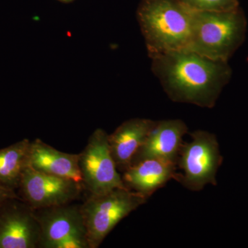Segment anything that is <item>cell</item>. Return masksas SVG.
I'll list each match as a JSON object with an SVG mask.
<instances>
[{
    "instance_id": "cell-11",
    "label": "cell",
    "mask_w": 248,
    "mask_h": 248,
    "mask_svg": "<svg viewBox=\"0 0 248 248\" xmlns=\"http://www.w3.org/2000/svg\"><path fill=\"white\" fill-rule=\"evenodd\" d=\"M177 163L161 159H148L131 165L122 176L129 190L147 198L175 177Z\"/></svg>"
},
{
    "instance_id": "cell-13",
    "label": "cell",
    "mask_w": 248,
    "mask_h": 248,
    "mask_svg": "<svg viewBox=\"0 0 248 248\" xmlns=\"http://www.w3.org/2000/svg\"><path fill=\"white\" fill-rule=\"evenodd\" d=\"M155 124V121L148 119H132L108 135L111 154L118 170L124 172L131 166Z\"/></svg>"
},
{
    "instance_id": "cell-9",
    "label": "cell",
    "mask_w": 248,
    "mask_h": 248,
    "mask_svg": "<svg viewBox=\"0 0 248 248\" xmlns=\"http://www.w3.org/2000/svg\"><path fill=\"white\" fill-rule=\"evenodd\" d=\"M33 211L40 223V248H53L57 243L71 236L86 237L84 217L79 205L68 203Z\"/></svg>"
},
{
    "instance_id": "cell-8",
    "label": "cell",
    "mask_w": 248,
    "mask_h": 248,
    "mask_svg": "<svg viewBox=\"0 0 248 248\" xmlns=\"http://www.w3.org/2000/svg\"><path fill=\"white\" fill-rule=\"evenodd\" d=\"M11 201L0 207V248H40V226L33 210Z\"/></svg>"
},
{
    "instance_id": "cell-1",
    "label": "cell",
    "mask_w": 248,
    "mask_h": 248,
    "mask_svg": "<svg viewBox=\"0 0 248 248\" xmlns=\"http://www.w3.org/2000/svg\"><path fill=\"white\" fill-rule=\"evenodd\" d=\"M149 57L153 74L173 102L212 108L232 75L228 62L206 58L189 49Z\"/></svg>"
},
{
    "instance_id": "cell-2",
    "label": "cell",
    "mask_w": 248,
    "mask_h": 248,
    "mask_svg": "<svg viewBox=\"0 0 248 248\" xmlns=\"http://www.w3.org/2000/svg\"><path fill=\"white\" fill-rule=\"evenodd\" d=\"M193 14L179 0H142L138 19L148 55L188 49Z\"/></svg>"
},
{
    "instance_id": "cell-5",
    "label": "cell",
    "mask_w": 248,
    "mask_h": 248,
    "mask_svg": "<svg viewBox=\"0 0 248 248\" xmlns=\"http://www.w3.org/2000/svg\"><path fill=\"white\" fill-rule=\"evenodd\" d=\"M191 141L183 143L177 164L182 172L174 179L188 190L200 191L208 184L217 186L216 176L223 161L217 137L205 130L190 133Z\"/></svg>"
},
{
    "instance_id": "cell-12",
    "label": "cell",
    "mask_w": 248,
    "mask_h": 248,
    "mask_svg": "<svg viewBox=\"0 0 248 248\" xmlns=\"http://www.w3.org/2000/svg\"><path fill=\"white\" fill-rule=\"evenodd\" d=\"M27 166L39 172L71 179L83 185L79 154L59 151L39 139L31 142Z\"/></svg>"
},
{
    "instance_id": "cell-4",
    "label": "cell",
    "mask_w": 248,
    "mask_h": 248,
    "mask_svg": "<svg viewBox=\"0 0 248 248\" xmlns=\"http://www.w3.org/2000/svg\"><path fill=\"white\" fill-rule=\"evenodd\" d=\"M148 199L138 192L120 187L102 195H91L81 205L90 248H99L112 229Z\"/></svg>"
},
{
    "instance_id": "cell-6",
    "label": "cell",
    "mask_w": 248,
    "mask_h": 248,
    "mask_svg": "<svg viewBox=\"0 0 248 248\" xmlns=\"http://www.w3.org/2000/svg\"><path fill=\"white\" fill-rule=\"evenodd\" d=\"M82 184L92 195H102L115 188H127L111 154L108 135L97 129L79 154Z\"/></svg>"
},
{
    "instance_id": "cell-7",
    "label": "cell",
    "mask_w": 248,
    "mask_h": 248,
    "mask_svg": "<svg viewBox=\"0 0 248 248\" xmlns=\"http://www.w3.org/2000/svg\"><path fill=\"white\" fill-rule=\"evenodd\" d=\"M81 184L24 168L18 188L23 200L32 210H40L71 203L79 197Z\"/></svg>"
},
{
    "instance_id": "cell-15",
    "label": "cell",
    "mask_w": 248,
    "mask_h": 248,
    "mask_svg": "<svg viewBox=\"0 0 248 248\" xmlns=\"http://www.w3.org/2000/svg\"><path fill=\"white\" fill-rule=\"evenodd\" d=\"M194 11H227L239 7L238 0H179Z\"/></svg>"
},
{
    "instance_id": "cell-17",
    "label": "cell",
    "mask_w": 248,
    "mask_h": 248,
    "mask_svg": "<svg viewBox=\"0 0 248 248\" xmlns=\"http://www.w3.org/2000/svg\"><path fill=\"white\" fill-rule=\"evenodd\" d=\"M62 1H71V0H62Z\"/></svg>"
},
{
    "instance_id": "cell-10",
    "label": "cell",
    "mask_w": 248,
    "mask_h": 248,
    "mask_svg": "<svg viewBox=\"0 0 248 248\" xmlns=\"http://www.w3.org/2000/svg\"><path fill=\"white\" fill-rule=\"evenodd\" d=\"M187 132V125L182 120L155 121L132 165L148 159H165L177 163L183 138Z\"/></svg>"
},
{
    "instance_id": "cell-14",
    "label": "cell",
    "mask_w": 248,
    "mask_h": 248,
    "mask_svg": "<svg viewBox=\"0 0 248 248\" xmlns=\"http://www.w3.org/2000/svg\"><path fill=\"white\" fill-rule=\"evenodd\" d=\"M31 142L23 140L0 150V184L16 190L27 166Z\"/></svg>"
},
{
    "instance_id": "cell-16",
    "label": "cell",
    "mask_w": 248,
    "mask_h": 248,
    "mask_svg": "<svg viewBox=\"0 0 248 248\" xmlns=\"http://www.w3.org/2000/svg\"><path fill=\"white\" fill-rule=\"evenodd\" d=\"M13 200H20L16 194V190L0 184V207Z\"/></svg>"
},
{
    "instance_id": "cell-3",
    "label": "cell",
    "mask_w": 248,
    "mask_h": 248,
    "mask_svg": "<svg viewBox=\"0 0 248 248\" xmlns=\"http://www.w3.org/2000/svg\"><path fill=\"white\" fill-rule=\"evenodd\" d=\"M248 22L243 10L194 11L189 50L228 62L244 44Z\"/></svg>"
}]
</instances>
